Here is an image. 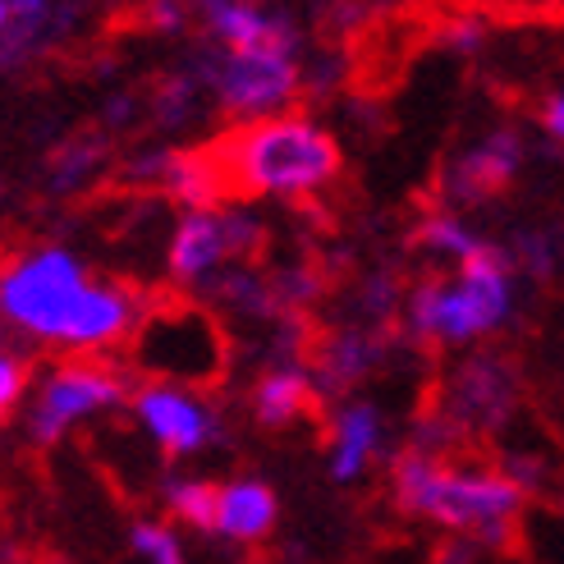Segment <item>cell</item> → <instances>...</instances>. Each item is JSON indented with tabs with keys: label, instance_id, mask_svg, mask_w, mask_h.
<instances>
[{
	"label": "cell",
	"instance_id": "6da1fadb",
	"mask_svg": "<svg viewBox=\"0 0 564 564\" xmlns=\"http://www.w3.org/2000/svg\"><path fill=\"white\" fill-rule=\"evenodd\" d=\"M203 203L216 207L220 197H307L330 184L340 171V148L326 129L303 116H275L239 124L225 138H212L193 152Z\"/></svg>",
	"mask_w": 564,
	"mask_h": 564
},
{
	"label": "cell",
	"instance_id": "7a4b0ae2",
	"mask_svg": "<svg viewBox=\"0 0 564 564\" xmlns=\"http://www.w3.org/2000/svg\"><path fill=\"white\" fill-rule=\"evenodd\" d=\"M523 487L505 473L487 468H449L441 464L436 482L422 496V510L455 532H473L487 546H510L519 538V519H523Z\"/></svg>",
	"mask_w": 564,
	"mask_h": 564
},
{
	"label": "cell",
	"instance_id": "3957f363",
	"mask_svg": "<svg viewBox=\"0 0 564 564\" xmlns=\"http://www.w3.org/2000/svg\"><path fill=\"white\" fill-rule=\"evenodd\" d=\"M138 362L152 377H180L212 386L225 368V340L216 322L184 299H171V307H143L138 317Z\"/></svg>",
	"mask_w": 564,
	"mask_h": 564
},
{
	"label": "cell",
	"instance_id": "277c9868",
	"mask_svg": "<svg viewBox=\"0 0 564 564\" xmlns=\"http://www.w3.org/2000/svg\"><path fill=\"white\" fill-rule=\"evenodd\" d=\"M409 317L422 335L445 345H468L510 317V271H459V285L422 280L409 294Z\"/></svg>",
	"mask_w": 564,
	"mask_h": 564
},
{
	"label": "cell",
	"instance_id": "5b68a950",
	"mask_svg": "<svg viewBox=\"0 0 564 564\" xmlns=\"http://www.w3.org/2000/svg\"><path fill=\"white\" fill-rule=\"evenodd\" d=\"M83 285H88V271H83L74 252L65 248L28 252L0 275V313L19 330L37 335V340H55V330H61Z\"/></svg>",
	"mask_w": 564,
	"mask_h": 564
},
{
	"label": "cell",
	"instance_id": "8992f818",
	"mask_svg": "<svg viewBox=\"0 0 564 564\" xmlns=\"http://www.w3.org/2000/svg\"><path fill=\"white\" fill-rule=\"evenodd\" d=\"M267 252V225L252 220L243 212H220L203 207L188 212L175 230L171 243V275L175 280H207L216 267H235V262H258Z\"/></svg>",
	"mask_w": 564,
	"mask_h": 564
},
{
	"label": "cell",
	"instance_id": "52a82bcc",
	"mask_svg": "<svg viewBox=\"0 0 564 564\" xmlns=\"http://www.w3.org/2000/svg\"><path fill=\"white\" fill-rule=\"evenodd\" d=\"M207 83L235 120H262L303 93V74L290 55H225L207 65Z\"/></svg>",
	"mask_w": 564,
	"mask_h": 564
},
{
	"label": "cell",
	"instance_id": "ba28073f",
	"mask_svg": "<svg viewBox=\"0 0 564 564\" xmlns=\"http://www.w3.org/2000/svg\"><path fill=\"white\" fill-rule=\"evenodd\" d=\"M124 394H129V381L116 368H101V362H69V368H61L46 381L42 400L33 409V441L55 445L78 417L120 404Z\"/></svg>",
	"mask_w": 564,
	"mask_h": 564
},
{
	"label": "cell",
	"instance_id": "9c48e42d",
	"mask_svg": "<svg viewBox=\"0 0 564 564\" xmlns=\"http://www.w3.org/2000/svg\"><path fill=\"white\" fill-rule=\"evenodd\" d=\"M133 404H138V417L148 422V432L171 449V455H197V449L216 436V422H212L207 404H197L184 390L143 386Z\"/></svg>",
	"mask_w": 564,
	"mask_h": 564
},
{
	"label": "cell",
	"instance_id": "30bf717a",
	"mask_svg": "<svg viewBox=\"0 0 564 564\" xmlns=\"http://www.w3.org/2000/svg\"><path fill=\"white\" fill-rule=\"evenodd\" d=\"M519 161H523L519 133H491L477 152H468L449 165L445 197L449 203H482V197L510 188V180L519 175Z\"/></svg>",
	"mask_w": 564,
	"mask_h": 564
},
{
	"label": "cell",
	"instance_id": "8fae6325",
	"mask_svg": "<svg viewBox=\"0 0 564 564\" xmlns=\"http://www.w3.org/2000/svg\"><path fill=\"white\" fill-rule=\"evenodd\" d=\"M207 28L230 46V55H290L294 51V23L285 14L248 10V6H216L207 10Z\"/></svg>",
	"mask_w": 564,
	"mask_h": 564
},
{
	"label": "cell",
	"instance_id": "7c38bea8",
	"mask_svg": "<svg viewBox=\"0 0 564 564\" xmlns=\"http://www.w3.org/2000/svg\"><path fill=\"white\" fill-rule=\"evenodd\" d=\"M275 523V491L258 477H243V482L220 487L216 496V532L235 542H262Z\"/></svg>",
	"mask_w": 564,
	"mask_h": 564
},
{
	"label": "cell",
	"instance_id": "4fadbf2b",
	"mask_svg": "<svg viewBox=\"0 0 564 564\" xmlns=\"http://www.w3.org/2000/svg\"><path fill=\"white\" fill-rule=\"evenodd\" d=\"M510 386H514V372L500 358H473L455 381V413H449V422L459 417L500 422L505 409H510Z\"/></svg>",
	"mask_w": 564,
	"mask_h": 564
},
{
	"label": "cell",
	"instance_id": "5bb4252c",
	"mask_svg": "<svg viewBox=\"0 0 564 564\" xmlns=\"http://www.w3.org/2000/svg\"><path fill=\"white\" fill-rule=\"evenodd\" d=\"M313 400H317L313 377H307V368H299V362H290V368H275L252 390V413H258L262 427H290L294 417L313 409Z\"/></svg>",
	"mask_w": 564,
	"mask_h": 564
},
{
	"label": "cell",
	"instance_id": "9a60e30c",
	"mask_svg": "<svg viewBox=\"0 0 564 564\" xmlns=\"http://www.w3.org/2000/svg\"><path fill=\"white\" fill-rule=\"evenodd\" d=\"M372 362H377V345L368 335H330V340L313 349V372L307 377H317L322 394H335V390H349L358 377H368Z\"/></svg>",
	"mask_w": 564,
	"mask_h": 564
},
{
	"label": "cell",
	"instance_id": "2e32d148",
	"mask_svg": "<svg viewBox=\"0 0 564 564\" xmlns=\"http://www.w3.org/2000/svg\"><path fill=\"white\" fill-rule=\"evenodd\" d=\"M381 445V413L372 404H349L340 413V427H335V459L330 473L340 482H354V477L368 468V459L377 455Z\"/></svg>",
	"mask_w": 564,
	"mask_h": 564
},
{
	"label": "cell",
	"instance_id": "e0dca14e",
	"mask_svg": "<svg viewBox=\"0 0 564 564\" xmlns=\"http://www.w3.org/2000/svg\"><path fill=\"white\" fill-rule=\"evenodd\" d=\"M106 138H97V133H78V138H69L65 148H55V156H51V180H55V188H74L78 180H88L97 165L106 161Z\"/></svg>",
	"mask_w": 564,
	"mask_h": 564
},
{
	"label": "cell",
	"instance_id": "ac0fdd59",
	"mask_svg": "<svg viewBox=\"0 0 564 564\" xmlns=\"http://www.w3.org/2000/svg\"><path fill=\"white\" fill-rule=\"evenodd\" d=\"M445 459L436 455H422V449H409V455L394 459V505H400L404 514H417L422 510V496H427V487L436 482Z\"/></svg>",
	"mask_w": 564,
	"mask_h": 564
},
{
	"label": "cell",
	"instance_id": "d6986e66",
	"mask_svg": "<svg viewBox=\"0 0 564 564\" xmlns=\"http://www.w3.org/2000/svg\"><path fill=\"white\" fill-rule=\"evenodd\" d=\"M216 496H220L216 482H171V491H165L171 510L203 532H216Z\"/></svg>",
	"mask_w": 564,
	"mask_h": 564
},
{
	"label": "cell",
	"instance_id": "ffe728a7",
	"mask_svg": "<svg viewBox=\"0 0 564 564\" xmlns=\"http://www.w3.org/2000/svg\"><path fill=\"white\" fill-rule=\"evenodd\" d=\"M417 243H422V248H432V252H445V258H455V267H459V262H464L468 252H473L477 243H482V239L468 235L459 220H449V216H432V220L417 230Z\"/></svg>",
	"mask_w": 564,
	"mask_h": 564
},
{
	"label": "cell",
	"instance_id": "44dd1931",
	"mask_svg": "<svg viewBox=\"0 0 564 564\" xmlns=\"http://www.w3.org/2000/svg\"><path fill=\"white\" fill-rule=\"evenodd\" d=\"M133 551L148 555L152 564H184V546L171 528L161 523H133Z\"/></svg>",
	"mask_w": 564,
	"mask_h": 564
},
{
	"label": "cell",
	"instance_id": "7402d4cb",
	"mask_svg": "<svg viewBox=\"0 0 564 564\" xmlns=\"http://www.w3.org/2000/svg\"><path fill=\"white\" fill-rule=\"evenodd\" d=\"M23 386H28V362L19 354H10V349H0V422L14 413Z\"/></svg>",
	"mask_w": 564,
	"mask_h": 564
},
{
	"label": "cell",
	"instance_id": "603a6c76",
	"mask_svg": "<svg viewBox=\"0 0 564 564\" xmlns=\"http://www.w3.org/2000/svg\"><path fill=\"white\" fill-rule=\"evenodd\" d=\"M10 23H42L51 14V0H6Z\"/></svg>",
	"mask_w": 564,
	"mask_h": 564
},
{
	"label": "cell",
	"instance_id": "cb8c5ba5",
	"mask_svg": "<svg viewBox=\"0 0 564 564\" xmlns=\"http://www.w3.org/2000/svg\"><path fill=\"white\" fill-rule=\"evenodd\" d=\"M542 124H546V133L560 143V133H564V101H560V93H551V97L542 101Z\"/></svg>",
	"mask_w": 564,
	"mask_h": 564
},
{
	"label": "cell",
	"instance_id": "d4e9b609",
	"mask_svg": "<svg viewBox=\"0 0 564 564\" xmlns=\"http://www.w3.org/2000/svg\"><path fill=\"white\" fill-rule=\"evenodd\" d=\"M197 6H207V10H216V6H252V0H197Z\"/></svg>",
	"mask_w": 564,
	"mask_h": 564
},
{
	"label": "cell",
	"instance_id": "484cf974",
	"mask_svg": "<svg viewBox=\"0 0 564 564\" xmlns=\"http://www.w3.org/2000/svg\"><path fill=\"white\" fill-rule=\"evenodd\" d=\"M10 23V14H6V0H0V28H6Z\"/></svg>",
	"mask_w": 564,
	"mask_h": 564
},
{
	"label": "cell",
	"instance_id": "4316f807",
	"mask_svg": "<svg viewBox=\"0 0 564 564\" xmlns=\"http://www.w3.org/2000/svg\"><path fill=\"white\" fill-rule=\"evenodd\" d=\"M33 564H65V560H33Z\"/></svg>",
	"mask_w": 564,
	"mask_h": 564
}]
</instances>
